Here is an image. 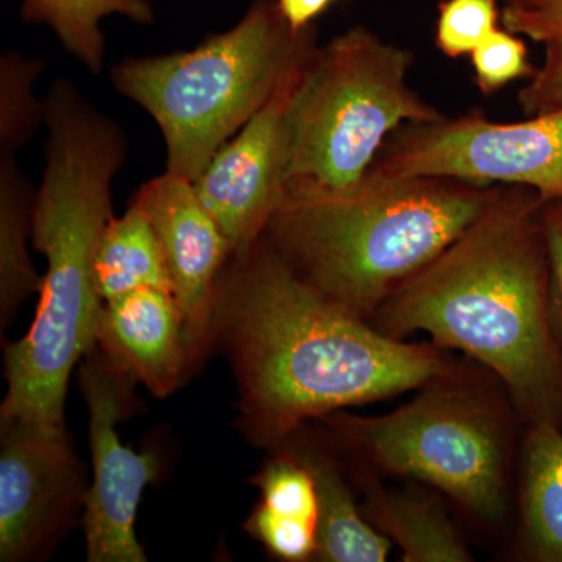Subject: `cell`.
Segmentation results:
<instances>
[{
	"mask_svg": "<svg viewBox=\"0 0 562 562\" xmlns=\"http://www.w3.org/2000/svg\"><path fill=\"white\" fill-rule=\"evenodd\" d=\"M244 432L281 446L316 417L422 390L457 368L438 347L392 338L302 279L261 238L217 288Z\"/></svg>",
	"mask_w": 562,
	"mask_h": 562,
	"instance_id": "6da1fadb",
	"label": "cell"
},
{
	"mask_svg": "<svg viewBox=\"0 0 562 562\" xmlns=\"http://www.w3.org/2000/svg\"><path fill=\"white\" fill-rule=\"evenodd\" d=\"M546 203L498 188L457 241L403 281L371 324L392 338L427 333L505 384L528 425L562 428V342L550 306Z\"/></svg>",
	"mask_w": 562,
	"mask_h": 562,
	"instance_id": "7a4b0ae2",
	"label": "cell"
},
{
	"mask_svg": "<svg viewBox=\"0 0 562 562\" xmlns=\"http://www.w3.org/2000/svg\"><path fill=\"white\" fill-rule=\"evenodd\" d=\"M44 169L32 210L33 247L47 261L31 330L5 349L2 419L65 427L70 372L98 344L103 299L95 255L113 220L111 187L127 158L121 125L68 79L46 99Z\"/></svg>",
	"mask_w": 562,
	"mask_h": 562,
	"instance_id": "3957f363",
	"label": "cell"
},
{
	"mask_svg": "<svg viewBox=\"0 0 562 562\" xmlns=\"http://www.w3.org/2000/svg\"><path fill=\"white\" fill-rule=\"evenodd\" d=\"M497 190L369 172L346 194L284 199L262 238L303 280L371 322L403 281L468 231Z\"/></svg>",
	"mask_w": 562,
	"mask_h": 562,
	"instance_id": "277c9868",
	"label": "cell"
},
{
	"mask_svg": "<svg viewBox=\"0 0 562 562\" xmlns=\"http://www.w3.org/2000/svg\"><path fill=\"white\" fill-rule=\"evenodd\" d=\"M316 47V31H292L277 0H254L228 31L191 50L125 58L110 70L117 94L160 127L166 171L195 181Z\"/></svg>",
	"mask_w": 562,
	"mask_h": 562,
	"instance_id": "5b68a950",
	"label": "cell"
},
{
	"mask_svg": "<svg viewBox=\"0 0 562 562\" xmlns=\"http://www.w3.org/2000/svg\"><path fill=\"white\" fill-rule=\"evenodd\" d=\"M412 65L361 25L314 47L288 99L284 199L353 191L398 125L446 117L409 88Z\"/></svg>",
	"mask_w": 562,
	"mask_h": 562,
	"instance_id": "8992f818",
	"label": "cell"
},
{
	"mask_svg": "<svg viewBox=\"0 0 562 562\" xmlns=\"http://www.w3.org/2000/svg\"><path fill=\"white\" fill-rule=\"evenodd\" d=\"M327 424L373 469L430 484L483 522L506 506L508 424L495 398L460 371L382 416L333 413Z\"/></svg>",
	"mask_w": 562,
	"mask_h": 562,
	"instance_id": "52a82bcc",
	"label": "cell"
},
{
	"mask_svg": "<svg viewBox=\"0 0 562 562\" xmlns=\"http://www.w3.org/2000/svg\"><path fill=\"white\" fill-rule=\"evenodd\" d=\"M413 125L369 172L386 179L503 183L535 191L543 203L562 202V109L512 124L469 113Z\"/></svg>",
	"mask_w": 562,
	"mask_h": 562,
	"instance_id": "ba28073f",
	"label": "cell"
},
{
	"mask_svg": "<svg viewBox=\"0 0 562 562\" xmlns=\"http://www.w3.org/2000/svg\"><path fill=\"white\" fill-rule=\"evenodd\" d=\"M136 382L99 344L85 355L80 387L90 409L94 479L85 495L83 528L91 562L147 560L135 535L136 512L160 464L157 454L125 447L116 431L131 409Z\"/></svg>",
	"mask_w": 562,
	"mask_h": 562,
	"instance_id": "9c48e42d",
	"label": "cell"
},
{
	"mask_svg": "<svg viewBox=\"0 0 562 562\" xmlns=\"http://www.w3.org/2000/svg\"><path fill=\"white\" fill-rule=\"evenodd\" d=\"M83 465L65 427L2 419L0 560H32L85 506Z\"/></svg>",
	"mask_w": 562,
	"mask_h": 562,
	"instance_id": "30bf717a",
	"label": "cell"
},
{
	"mask_svg": "<svg viewBox=\"0 0 562 562\" xmlns=\"http://www.w3.org/2000/svg\"><path fill=\"white\" fill-rule=\"evenodd\" d=\"M302 66L217 150L194 181L199 198L220 224L233 255L260 241L284 201L286 106Z\"/></svg>",
	"mask_w": 562,
	"mask_h": 562,
	"instance_id": "8fae6325",
	"label": "cell"
},
{
	"mask_svg": "<svg viewBox=\"0 0 562 562\" xmlns=\"http://www.w3.org/2000/svg\"><path fill=\"white\" fill-rule=\"evenodd\" d=\"M160 239L173 297L198 342L214 313L217 288L233 250L213 214L203 205L194 181L166 171L133 195Z\"/></svg>",
	"mask_w": 562,
	"mask_h": 562,
	"instance_id": "7c38bea8",
	"label": "cell"
},
{
	"mask_svg": "<svg viewBox=\"0 0 562 562\" xmlns=\"http://www.w3.org/2000/svg\"><path fill=\"white\" fill-rule=\"evenodd\" d=\"M98 344L158 397L179 386L194 346L172 292L155 288L103 303Z\"/></svg>",
	"mask_w": 562,
	"mask_h": 562,
	"instance_id": "4fadbf2b",
	"label": "cell"
},
{
	"mask_svg": "<svg viewBox=\"0 0 562 562\" xmlns=\"http://www.w3.org/2000/svg\"><path fill=\"white\" fill-rule=\"evenodd\" d=\"M520 539L528 560L562 562V428L557 425H528Z\"/></svg>",
	"mask_w": 562,
	"mask_h": 562,
	"instance_id": "5bb4252c",
	"label": "cell"
},
{
	"mask_svg": "<svg viewBox=\"0 0 562 562\" xmlns=\"http://www.w3.org/2000/svg\"><path fill=\"white\" fill-rule=\"evenodd\" d=\"M361 509L366 519L401 549L402 561H473L460 531L430 497L369 483Z\"/></svg>",
	"mask_w": 562,
	"mask_h": 562,
	"instance_id": "9a60e30c",
	"label": "cell"
},
{
	"mask_svg": "<svg viewBox=\"0 0 562 562\" xmlns=\"http://www.w3.org/2000/svg\"><path fill=\"white\" fill-rule=\"evenodd\" d=\"M292 450L308 465L316 482L319 497L316 561H386L391 539L366 519L336 462L316 447L301 446Z\"/></svg>",
	"mask_w": 562,
	"mask_h": 562,
	"instance_id": "2e32d148",
	"label": "cell"
},
{
	"mask_svg": "<svg viewBox=\"0 0 562 562\" xmlns=\"http://www.w3.org/2000/svg\"><path fill=\"white\" fill-rule=\"evenodd\" d=\"M95 281L103 302L146 288L172 292L157 232L149 217L133 203L121 217H113L103 232L95 255Z\"/></svg>",
	"mask_w": 562,
	"mask_h": 562,
	"instance_id": "e0dca14e",
	"label": "cell"
},
{
	"mask_svg": "<svg viewBox=\"0 0 562 562\" xmlns=\"http://www.w3.org/2000/svg\"><path fill=\"white\" fill-rule=\"evenodd\" d=\"M20 14L24 21L49 27L91 74H101L105 65V18L122 16L140 25L157 20L149 0H22Z\"/></svg>",
	"mask_w": 562,
	"mask_h": 562,
	"instance_id": "ac0fdd59",
	"label": "cell"
},
{
	"mask_svg": "<svg viewBox=\"0 0 562 562\" xmlns=\"http://www.w3.org/2000/svg\"><path fill=\"white\" fill-rule=\"evenodd\" d=\"M35 192L14 157L0 155V306L3 324L31 292L41 290L43 283L27 249Z\"/></svg>",
	"mask_w": 562,
	"mask_h": 562,
	"instance_id": "d6986e66",
	"label": "cell"
},
{
	"mask_svg": "<svg viewBox=\"0 0 562 562\" xmlns=\"http://www.w3.org/2000/svg\"><path fill=\"white\" fill-rule=\"evenodd\" d=\"M40 58L9 50L0 57V155L14 157L46 124V103L35 92Z\"/></svg>",
	"mask_w": 562,
	"mask_h": 562,
	"instance_id": "ffe728a7",
	"label": "cell"
},
{
	"mask_svg": "<svg viewBox=\"0 0 562 562\" xmlns=\"http://www.w3.org/2000/svg\"><path fill=\"white\" fill-rule=\"evenodd\" d=\"M261 498L257 508L292 522L316 524L319 528V497L308 465L292 449L272 458L255 479Z\"/></svg>",
	"mask_w": 562,
	"mask_h": 562,
	"instance_id": "44dd1931",
	"label": "cell"
},
{
	"mask_svg": "<svg viewBox=\"0 0 562 562\" xmlns=\"http://www.w3.org/2000/svg\"><path fill=\"white\" fill-rule=\"evenodd\" d=\"M497 0H442L436 46L450 58L472 55L497 31Z\"/></svg>",
	"mask_w": 562,
	"mask_h": 562,
	"instance_id": "7402d4cb",
	"label": "cell"
},
{
	"mask_svg": "<svg viewBox=\"0 0 562 562\" xmlns=\"http://www.w3.org/2000/svg\"><path fill=\"white\" fill-rule=\"evenodd\" d=\"M475 80L484 94L501 90L522 77L536 72L527 58V47L516 33L497 29L472 54Z\"/></svg>",
	"mask_w": 562,
	"mask_h": 562,
	"instance_id": "603a6c76",
	"label": "cell"
},
{
	"mask_svg": "<svg viewBox=\"0 0 562 562\" xmlns=\"http://www.w3.org/2000/svg\"><path fill=\"white\" fill-rule=\"evenodd\" d=\"M246 530L272 557L290 562L316 560L317 525L276 519L255 508Z\"/></svg>",
	"mask_w": 562,
	"mask_h": 562,
	"instance_id": "cb8c5ba5",
	"label": "cell"
},
{
	"mask_svg": "<svg viewBox=\"0 0 562 562\" xmlns=\"http://www.w3.org/2000/svg\"><path fill=\"white\" fill-rule=\"evenodd\" d=\"M547 54L542 68L520 91L519 105L528 116L552 113L562 109V36L546 41Z\"/></svg>",
	"mask_w": 562,
	"mask_h": 562,
	"instance_id": "d4e9b609",
	"label": "cell"
},
{
	"mask_svg": "<svg viewBox=\"0 0 562 562\" xmlns=\"http://www.w3.org/2000/svg\"><path fill=\"white\" fill-rule=\"evenodd\" d=\"M502 21L506 31L546 43L562 36V0H554L532 10L506 7Z\"/></svg>",
	"mask_w": 562,
	"mask_h": 562,
	"instance_id": "484cf974",
	"label": "cell"
},
{
	"mask_svg": "<svg viewBox=\"0 0 562 562\" xmlns=\"http://www.w3.org/2000/svg\"><path fill=\"white\" fill-rule=\"evenodd\" d=\"M542 220L550 262V306L562 342V202L546 203Z\"/></svg>",
	"mask_w": 562,
	"mask_h": 562,
	"instance_id": "4316f807",
	"label": "cell"
},
{
	"mask_svg": "<svg viewBox=\"0 0 562 562\" xmlns=\"http://www.w3.org/2000/svg\"><path fill=\"white\" fill-rule=\"evenodd\" d=\"M335 0H277L281 14L291 25L292 31L301 32L313 25Z\"/></svg>",
	"mask_w": 562,
	"mask_h": 562,
	"instance_id": "83f0119b",
	"label": "cell"
},
{
	"mask_svg": "<svg viewBox=\"0 0 562 562\" xmlns=\"http://www.w3.org/2000/svg\"><path fill=\"white\" fill-rule=\"evenodd\" d=\"M503 2L506 3V7H513V9L532 10L554 2V0H503Z\"/></svg>",
	"mask_w": 562,
	"mask_h": 562,
	"instance_id": "f1b7e54d",
	"label": "cell"
}]
</instances>
